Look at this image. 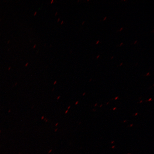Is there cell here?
Listing matches in <instances>:
<instances>
[{
  "label": "cell",
  "instance_id": "obj_1",
  "mask_svg": "<svg viewBox=\"0 0 154 154\" xmlns=\"http://www.w3.org/2000/svg\"><path fill=\"white\" fill-rule=\"evenodd\" d=\"M37 11H35V12L34 13V16H35V15H36V14H37Z\"/></svg>",
  "mask_w": 154,
  "mask_h": 154
},
{
  "label": "cell",
  "instance_id": "obj_2",
  "mask_svg": "<svg viewBox=\"0 0 154 154\" xmlns=\"http://www.w3.org/2000/svg\"><path fill=\"white\" fill-rule=\"evenodd\" d=\"M29 64L28 63H26V65H25V66H28V65Z\"/></svg>",
  "mask_w": 154,
  "mask_h": 154
},
{
  "label": "cell",
  "instance_id": "obj_3",
  "mask_svg": "<svg viewBox=\"0 0 154 154\" xmlns=\"http://www.w3.org/2000/svg\"><path fill=\"white\" fill-rule=\"evenodd\" d=\"M60 18H59L58 19V20H57V22H59V21H60Z\"/></svg>",
  "mask_w": 154,
  "mask_h": 154
},
{
  "label": "cell",
  "instance_id": "obj_4",
  "mask_svg": "<svg viewBox=\"0 0 154 154\" xmlns=\"http://www.w3.org/2000/svg\"><path fill=\"white\" fill-rule=\"evenodd\" d=\"M99 40H98V41L97 42H96V44H98V43H99Z\"/></svg>",
  "mask_w": 154,
  "mask_h": 154
},
{
  "label": "cell",
  "instance_id": "obj_5",
  "mask_svg": "<svg viewBox=\"0 0 154 154\" xmlns=\"http://www.w3.org/2000/svg\"><path fill=\"white\" fill-rule=\"evenodd\" d=\"M63 21H62V22H61V24H63Z\"/></svg>",
  "mask_w": 154,
  "mask_h": 154
},
{
  "label": "cell",
  "instance_id": "obj_6",
  "mask_svg": "<svg viewBox=\"0 0 154 154\" xmlns=\"http://www.w3.org/2000/svg\"><path fill=\"white\" fill-rule=\"evenodd\" d=\"M57 12H56V13H55V16H56V15H57Z\"/></svg>",
  "mask_w": 154,
  "mask_h": 154
},
{
  "label": "cell",
  "instance_id": "obj_7",
  "mask_svg": "<svg viewBox=\"0 0 154 154\" xmlns=\"http://www.w3.org/2000/svg\"><path fill=\"white\" fill-rule=\"evenodd\" d=\"M53 2H54L53 0H52V1L51 2V4L53 3Z\"/></svg>",
  "mask_w": 154,
  "mask_h": 154
},
{
  "label": "cell",
  "instance_id": "obj_8",
  "mask_svg": "<svg viewBox=\"0 0 154 154\" xmlns=\"http://www.w3.org/2000/svg\"><path fill=\"white\" fill-rule=\"evenodd\" d=\"M36 45H35L34 46L33 48H35V47H36Z\"/></svg>",
  "mask_w": 154,
  "mask_h": 154
},
{
  "label": "cell",
  "instance_id": "obj_9",
  "mask_svg": "<svg viewBox=\"0 0 154 154\" xmlns=\"http://www.w3.org/2000/svg\"><path fill=\"white\" fill-rule=\"evenodd\" d=\"M106 18H107V17H105V19H104L103 20H105V19H106Z\"/></svg>",
  "mask_w": 154,
  "mask_h": 154
},
{
  "label": "cell",
  "instance_id": "obj_10",
  "mask_svg": "<svg viewBox=\"0 0 154 154\" xmlns=\"http://www.w3.org/2000/svg\"><path fill=\"white\" fill-rule=\"evenodd\" d=\"M123 28H122L120 30V31H121L122 30Z\"/></svg>",
  "mask_w": 154,
  "mask_h": 154
},
{
  "label": "cell",
  "instance_id": "obj_11",
  "mask_svg": "<svg viewBox=\"0 0 154 154\" xmlns=\"http://www.w3.org/2000/svg\"><path fill=\"white\" fill-rule=\"evenodd\" d=\"M100 55H99V56H98V57H97V59H98V58H99V57H100Z\"/></svg>",
  "mask_w": 154,
  "mask_h": 154
},
{
  "label": "cell",
  "instance_id": "obj_12",
  "mask_svg": "<svg viewBox=\"0 0 154 154\" xmlns=\"http://www.w3.org/2000/svg\"><path fill=\"white\" fill-rule=\"evenodd\" d=\"M149 73H148V74H147V75H147H147H149Z\"/></svg>",
  "mask_w": 154,
  "mask_h": 154
},
{
  "label": "cell",
  "instance_id": "obj_13",
  "mask_svg": "<svg viewBox=\"0 0 154 154\" xmlns=\"http://www.w3.org/2000/svg\"><path fill=\"white\" fill-rule=\"evenodd\" d=\"M137 41H136L135 42V43L134 44H135L137 43Z\"/></svg>",
  "mask_w": 154,
  "mask_h": 154
},
{
  "label": "cell",
  "instance_id": "obj_14",
  "mask_svg": "<svg viewBox=\"0 0 154 154\" xmlns=\"http://www.w3.org/2000/svg\"><path fill=\"white\" fill-rule=\"evenodd\" d=\"M123 64V63H121V64L120 65V66H121V65H122Z\"/></svg>",
  "mask_w": 154,
  "mask_h": 154
},
{
  "label": "cell",
  "instance_id": "obj_15",
  "mask_svg": "<svg viewBox=\"0 0 154 154\" xmlns=\"http://www.w3.org/2000/svg\"><path fill=\"white\" fill-rule=\"evenodd\" d=\"M122 44H123V43H121V45H120V46H121V45H122Z\"/></svg>",
  "mask_w": 154,
  "mask_h": 154
},
{
  "label": "cell",
  "instance_id": "obj_16",
  "mask_svg": "<svg viewBox=\"0 0 154 154\" xmlns=\"http://www.w3.org/2000/svg\"><path fill=\"white\" fill-rule=\"evenodd\" d=\"M117 98H118V97H117L115 99L116 100V99H117Z\"/></svg>",
  "mask_w": 154,
  "mask_h": 154
},
{
  "label": "cell",
  "instance_id": "obj_17",
  "mask_svg": "<svg viewBox=\"0 0 154 154\" xmlns=\"http://www.w3.org/2000/svg\"><path fill=\"white\" fill-rule=\"evenodd\" d=\"M84 22H84L83 23H82V24H84Z\"/></svg>",
  "mask_w": 154,
  "mask_h": 154
},
{
  "label": "cell",
  "instance_id": "obj_18",
  "mask_svg": "<svg viewBox=\"0 0 154 154\" xmlns=\"http://www.w3.org/2000/svg\"><path fill=\"white\" fill-rule=\"evenodd\" d=\"M151 100V99H149V101H150V100Z\"/></svg>",
  "mask_w": 154,
  "mask_h": 154
},
{
  "label": "cell",
  "instance_id": "obj_19",
  "mask_svg": "<svg viewBox=\"0 0 154 154\" xmlns=\"http://www.w3.org/2000/svg\"><path fill=\"white\" fill-rule=\"evenodd\" d=\"M116 109V108H115L114 109H113V110H114V109Z\"/></svg>",
  "mask_w": 154,
  "mask_h": 154
}]
</instances>
